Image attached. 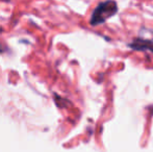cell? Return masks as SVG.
I'll return each instance as SVG.
<instances>
[{"label": "cell", "mask_w": 153, "mask_h": 152, "mask_svg": "<svg viewBox=\"0 0 153 152\" xmlns=\"http://www.w3.org/2000/svg\"><path fill=\"white\" fill-rule=\"evenodd\" d=\"M118 13V4L115 1L100 2L93 10L90 24L92 26H98L108 20L111 17L115 16Z\"/></svg>", "instance_id": "cell-1"}, {"label": "cell", "mask_w": 153, "mask_h": 152, "mask_svg": "<svg viewBox=\"0 0 153 152\" xmlns=\"http://www.w3.org/2000/svg\"><path fill=\"white\" fill-rule=\"evenodd\" d=\"M131 49L137 51H150L153 53V40H144V39H135L132 43L128 45Z\"/></svg>", "instance_id": "cell-2"}, {"label": "cell", "mask_w": 153, "mask_h": 152, "mask_svg": "<svg viewBox=\"0 0 153 152\" xmlns=\"http://www.w3.org/2000/svg\"><path fill=\"white\" fill-rule=\"evenodd\" d=\"M2 51H3V50H2V45L0 44V52H2Z\"/></svg>", "instance_id": "cell-3"}, {"label": "cell", "mask_w": 153, "mask_h": 152, "mask_svg": "<svg viewBox=\"0 0 153 152\" xmlns=\"http://www.w3.org/2000/svg\"><path fill=\"white\" fill-rule=\"evenodd\" d=\"M0 31H1V29H0Z\"/></svg>", "instance_id": "cell-4"}]
</instances>
